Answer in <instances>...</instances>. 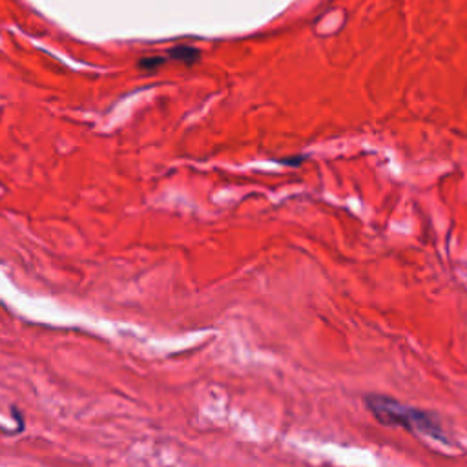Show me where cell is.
Instances as JSON below:
<instances>
[{"label":"cell","instance_id":"6da1fadb","mask_svg":"<svg viewBox=\"0 0 467 467\" xmlns=\"http://www.w3.org/2000/svg\"><path fill=\"white\" fill-rule=\"evenodd\" d=\"M369 411L384 426L401 427L411 433L426 434L434 440H446L442 424L433 413H426L416 407L404 406L400 401L385 396H369L365 400Z\"/></svg>","mask_w":467,"mask_h":467},{"label":"cell","instance_id":"7a4b0ae2","mask_svg":"<svg viewBox=\"0 0 467 467\" xmlns=\"http://www.w3.org/2000/svg\"><path fill=\"white\" fill-rule=\"evenodd\" d=\"M170 57L178 58V61L183 62H194L197 61L199 53L194 48H174V50L170 51Z\"/></svg>","mask_w":467,"mask_h":467},{"label":"cell","instance_id":"3957f363","mask_svg":"<svg viewBox=\"0 0 467 467\" xmlns=\"http://www.w3.org/2000/svg\"><path fill=\"white\" fill-rule=\"evenodd\" d=\"M161 62H163L161 58H145V61H141L139 66L145 68V70H153V68H158Z\"/></svg>","mask_w":467,"mask_h":467}]
</instances>
